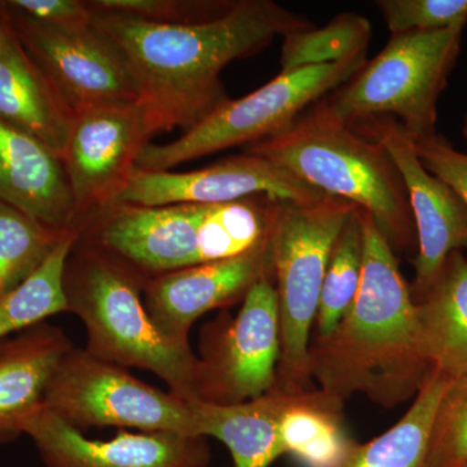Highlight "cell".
Masks as SVG:
<instances>
[{
	"label": "cell",
	"instance_id": "9",
	"mask_svg": "<svg viewBox=\"0 0 467 467\" xmlns=\"http://www.w3.org/2000/svg\"><path fill=\"white\" fill-rule=\"evenodd\" d=\"M281 327L275 276H265L243 300L235 317L223 310L202 326L196 356L195 400L236 405L276 384Z\"/></svg>",
	"mask_w": 467,
	"mask_h": 467
},
{
	"label": "cell",
	"instance_id": "1",
	"mask_svg": "<svg viewBox=\"0 0 467 467\" xmlns=\"http://www.w3.org/2000/svg\"><path fill=\"white\" fill-rule=\"evenodd\" d=\"M91 26L119 52L161 133L190 130L230 99L221 81L230 63L315 26L273 0H234L223 14L189 24L92 9Z\"/></svg>",
	"mask_w": 467,
	"mask_h": 467
},
{
	"label": "cell",
	"instance_id": "34",
	"mask_svg": "<svg viewBox=\"0 0 467 467\" xmlns=\"http://www.w3.org/2000/svg\"><path fill=\"white\" fill-rule=\"evenodd\" d=\"M461 467H467V462L465 463V465H463V466H461Z\"/></svg>",
	"mask_w": 467,
	"mask_h": 467
},
{
	"label": "cell",
	"instance_id": "2",
	"mask_svg": "<svg viewBox=\"0 0 467 467\" xmlns=\"http://www.w3.org/2000/svg\"><path fill=\"white\" fill-rule=\"evenodd\" d=\"M362 233L358 295L337 327L310 344V377L343 401L362 393L393 408L417 395L431 368L420 348L410 285L395 251L364 211Z\"/></svg>",
	"mask_w": 467,
	"mask_h": 467
},
{
	"label": "cell",
	"instance_id": "4",
	"mask_svg": "<svg viewBox=\"0 0 467 467\" xmlns=\"http://www.w3.org/2000/svg\"><path fill=\"white\" fill-rule=\"evenodd\" d=\"M147 279L116 257L77 239L64 269L67 312L81 319L86 350L125 368L150 371L169 391L195 400L196 356L190 342L160 331L143 303Z\"/></svg>",
	"mask_w": 467,
	"mask_h": 467
},
{
	"label": "cell",
	"instance_id": "23",
	"mask_svg": "<svg viewBox=\"0 0 467 467\" xmlns=\"http://www.w3.org/2000/svg\"><path fill=\"white\" fill-rule=\"evenodd\" d=\"M77 239L76 230L67 233L26 282L0 300V342L47 321L52 316L67 312L63 276Z\"/></svg>",
	"mask_w": 467,
	"mask_h": 467
},
{
	"label": "cell",
	"instance_id": "21",
	"mask_svg": "<svg viewBox=\"0 0 467 467\" xmlns=\"http://www.w3.org/2000/svg\"><path fill=\"white\" fill-rule=\"evenodd\" d=\"M344 401L324 389L299 392L279 423L284 456L304 467H334L346 456L352 439L344 429Z\"/></svg>",
	"mask_w": 467,
	"mask_h": 467
},
{
	"label": "cell",
	"instance_id": "27",
	"mask_svg": "<svg viewBox=\"0 0 467 467\" xmlns=\"http://www.w3.org/2000/svg\"><path fill=\"white\" fill-rule=\"evenodd\" d=\"M467 462V376L451 380L442 393L430 435L427 467Z\"/></svg>",
	"mask_w": 467,
	"mask_h": 467
},
{
	"label": "cell",
	"instance_id": "30",
	"mask_svg": "<svg viewBox=\"0 0 467 467\" xmlns=\"http://www.w3.org/2000/svg\"><path fill=\"white\" fill-rule=\"evenodd\" d=\"M413 142L423 167L451 186L467 205V153L454 149L450 140L439 133L413 140Z\"/></svg>",
	"mask_w": 467,
	"mask_h": 467
},
{
	"label": "cell",
	"instance_id": "10",
	"mask_svg": "<svg viewBox=\"0 0 467 467\" xmlns=\"http://www.w3.org/2000/svg\"><path fill=\"white\" fill-rule=\"evenodd\" d=\"M0 24L75 113L140 101L119 52L94 27L57 29L0 0Z\"/></svg>",
	"mask_w": 467,
	"mask_h": 467
},
{
	"label": "cell",
	"instance_id": "22",
	"mask_svg": "<svg viewBox=\"0 0 467 467\" xmlns=\"http://www.w3.org/2000/svg\"><path fill=\"white\" fill-rule=\"evenodd\" d=\"M451 379L431 370L401 420L373 441H353L334 467H427L436 409Z\"/></svg>",
	"mask_w": 467,
	"mask_h": 467
},
{
	"label": "cell",
	"instance_id": "24",
	"mask_svg": "<svg viewBox=\"0 0 467 467\" xmlns=\"http://www.w3.org/2000/svg\"><path fill=\"white\" fill-rule=\"evenodd\" d=\"M69 232L0 204V300L26 282Z\"/></svg>",
	"mask_w": 467,
	"mask_h": 467
},
{
	"label": "cell",
	"instance_id": "20",
	"mask_svg": "<svg viewBox=\"0 0 467 467\" xmlns=\"http://www.w3.org/2000/svg\"><path fill=\"white\" fill-rule=\"evenodd\" d=\"M297 393L275 387L265 395L242 404L223 407L198 400L189 402L198 434L223 442L232 453L234 467H269L284 456L279 423Z\"/></svg>",
	"mask_w": 467,
	"mask_h": 467
},
{
	"label": "cell",
	"instance_id": "29",
	"mask_svg": "<svg viewBox=\"0 0 467 467\" xmlns=\"http://www.w3.org/2000/svg\"><path fill=\"white\" fill-rule=\"evenodd\" d=\"M234 0H88L92 9L161 24H189L225 12Z\"/></svg>",
	"mask_w": 467,
	"mask_h": 467
},
{
	"label": "cell",
	"instance_id": "15",
	"mask_svg": "<svg viewBox=\"0 0 467 467\" xmlns=\"http://www.w3.org/2000/svg\"><path fill=\"white\" fill-rule=\"evenodd\" d=\"M273 275L269 238L254 250L147 279L143 303L160 331L190 342L193 322L205 313L243 303L254 285Z\"/></svg>",
	"mask_w": 467,
	"mask_h": 467
},
{
	"label": "cell",
	"instance_id": "6",
	"mask_svg": "<svg viewBox=\"0 0 467 467\" xmlns=\"http://www.w3.org/2000/svg\"><path fill=\"white\" fill-rule=\"evenodd\" d=\"M466 26L392 36L361 70L326 97L346 124L396 119L413 140L438 133V101L457 63Z\"/></svg>",
	"mask_w": 467,
	"mask_h": 467
},
{
	"label": "cell",
	"instance_id": "19",
	"mask_svg": "<svg viewBox=\"0 0 467 467\" xmlns=\"http://www.w3.org/2000/svg\"><path fill=\"white\" fill-rule=\"evenodd\" d=\"M418 331L431 370L467 376V256L451 252L434 284L416 300Z\"/></svg>",
	"mask_w": 467,
	"mask_h": 467
},
{
	"label": "cell",
	"instance_id": "5",
	"mask_svg": "<svg viewBox=\"0 0 467 467\" xmlns=\"http://www.w3.org/2000/svg\"><path fill=\"white\" fill-rule=\"evenodd\" d=\"M356 208L333 195L315 204L270 202L267 238L281 327L275 389L282 391L308 389L310 328L317 317L331 251Z\"/></svg>",
	"mask_w": 467,
	"mask_h": 467
},
{
	"label": "cell",
	"instance_id": "12",
	"mask_svg": "<svg viewBox=\"0 0 467 467\" xmlns=\"http://www.w3.org/2000/svg\"><path fill=\"white\" fill-rule=\"evenodd\" d=\"M257 195L295 204H315L326 193L275 162L244 152L183 173L135 169L113 204L218 205Z\"/></svg>",
	"mask_w": 467,
	"mask_h": 467
},
{
	"label": "cell",
	"instance_id": "18",
	"mask_svg": "<svg viewBox=\"0 0 467 467\" xmlns=\"http://www.w3.org/2000/svg\"><path fill=\"white\" fill-rule=\"evenodd\" d=\"M75 116L50 79L14 38L0 57V119L63 158Z\"/></svg>",
	"mask_w": 467,
	"mask_h": 467
},
{
	"label": "cell",
	"instance_id": "25",
	"mask_svg": "<svg viewBox=\"0 0 467 467\" xmlns=\"http://www.w3.org/2000/svg\"><path fill=\"white\" fill-rule=\"evenodd\" d=\"M373 36L370 21L362 15H337L322 27H310L284 36L281 50V72L300 67L339 63L353 55L368 51Z\"/></svg>",
	"mask_w": 467,
	"mask_h": 467
},
{
	"label": "cell",
	"instance_id": "28",
	"mask_svg": "<svg viewBox=\"0 0 467 467\" xmlns=\"http://www.w3.org/2000/svg\"><path fill=\"white\" fill-rule=\"evenodd\" d=\"M376 5L392 36L467 24V0H378Z\"/></svg>",
	"mask_w": 467,
	"mask_h": 467
},
{
	"label": "cell",
	"instance_id": "13",
	"mask_svg": "<svg viewBox=\"0 0 467 467\" xmlns=\"http://www.w3.org/2000/svg\"><path fill=\"white\" fill-rule=\"evenodd\" d=\"M350 126L382 144L407 187L417 230L410 285L416 301L434 284L451 252H467V205L451 186L423 167L413 140L396 119L383 117Z\"/></svg>",
	"mask_w": 467,
	"mask_h": 467
},
{
	"label": "cell",
	"instance_id": "7",
	"mask_svg": "<svg viewBox=\"0 0 467 467\" xmlns=\"http://www.w3.org/2000/svg\"><path fill=\"white\" fill-rule=\"evenodd\" d=\"M368 63V51L339 63L279 73L241 99H229L195 128L167 144L144 149L137 169L168 171L236 146H251L284 131L309 107L347 84Z\"/></svg>",
	"mask_w": 467,
	"mask_h": 467
},
{
	"label": "cell",
	"instance_id": "33",
	"mask_svg": "<svg viewBox=\"0 0 467 467\" xmlns=\"http://www.w3.org/2000/svg\"><path fill=\"white\" fill-rule=\"evenodd\" d=\"M462 134H463V137H465V140H467V113L465 116V121H463Z\"/></svg>",
	"mask_w": 467,
	"mask_h": 467
},
{
	"label": "cell",
	"instance_id": "17",
	"mask_svg": "<svg viewBox=\"0 0 467 467\" xmlns=\"http://www.w3.org/2000/svg\"><path fill=\"white\" fill-rule=\"evenodd\" d=\"M73 347L47 321L0 342V445L17 441L27 418L45 407L51 378Z\"/></svg>",
	"mask_w": 467,
	"mask_h": 467
},
{
	"label": "cell",
	"instance_id": "3",
	"mask_svg": "<svg viewBox=\"0 0 467 467\" xmlns=\"http://www.w3.org/2000/svg\"><path fill=\"white\" fill-rule=\"evenodd\" d=\"M245 152L275 162L326 195L358 205L393 251L417 244L407 187L391 156L335 115L326 97L284 131L251 144Z\"/></svg>",
	"mask_w": 467,
	"mask_h": 467
},
{
	"label": "cell",
	"instance_id": "16",
	"mask_svg": "<svg viewBox=\"0 0 467 467\" xmlns=\"http://www.w3.org/2000/svg\"><path fill=\"white\" fill-rule=\"evenodd\" d=\"M0 204L57 230H75L76 212L63 160L0 119Z\"/></svg>",
	"mask_w": 467,
	"mask_h": 467
},
{
	"label": "cell",
	"instance_id": "8",
	"mask_svg": "<svg viewBox=\"0 0 467 467\" xmlns=\"http://www.w3.org/2000/svg\"><path fill=\"white\" fill-rule=\"evenodd\" d=\"M45 408L79 431L119 427L201 436L189 401L77 347L57 365Z\"/></svg>",
	"mask_w": 467,
	"mask_h": 467
},
{
	"label": "cell",
	"instance_id": "14",
	"mask_svg": "<svg viewBox=\"0 0 467 467\" xmlns=\"http://www.w3.org/2000/svg\"><path fill=\"white\" fill-rule=\"evenodd\" d=\"M23 430L45 467H207L212 457L204 436L119 430L109 441H97L45 407Z\"/></svg>",
	"mask_w": 467,
	"mask_h": 467
},
{
	"label": "cell",
	"instance_id": "32",
	"mask_svg": "<svg viewBox=\"0 0 467 467\" xmlns=\"http://www.w3.org/2000/svg\"><path fill=\"white\" fill-rule=\"evenodd\" d=\"M12 41H14V38H12L11 33L0 24V57L11 47Z\"/></svg>",
	"mask_w": 467,
	"mask_h": 467
},
{
	"label": "cell",
	"instance_id": "26",
	"mask_svg": "<svg viewBox=\"0 0 467 467\" xmlns=\"http://www.w3.org/2000/svg\"><path fill=\"white\" fill-rule=\"evenodd\" d=\"M364 260L362 209L356 208L335 242L316 317L317 337H326L347 315L358 295Z\"/></svg>",
	"mask_w": 467,
	"mask_h": 467
},
{
	"label": "cell",
	"instance_id": "11",
	"mask_svg": "<svg viewBox=\"0 0 467 467\" xmlns=\"http://www.w3.org/2000/svg\"><path fill=\"white\" fill-rule=\"evenodd\" d=\"M158 133L140 101L76 113L61 158L75 205V229L86 217L113 204Z\"/></svg>",
	"mask_w": 467,
	"mask_h": 467
},
{
	"label": "cell",
	"instance_id": "31",
	"mask_svg": "<svg viewBox=\"0 0 467 467\" xmlns=\"http://www.w3.org/2000/svg\"><path fill=\"white\" fill-rule=\"evenodd\" d=\"M12 7L27 16L63 30L91 26L92 9L85 0H8Z\"/></svg>",
	"mask_w": 467,
	"mask_h": 467
}]
</instances>
